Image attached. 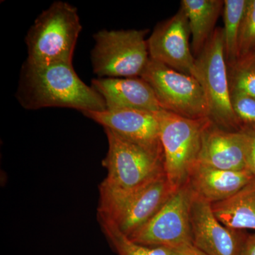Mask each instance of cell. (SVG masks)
<instances>
[{"label":"cell","mask_w":255,"mask_h":255,"mask_svg":"<svg viewBox=\"0 0 255 255\" xmlns=\"http://www.w3.org/2000/svg\"><path fill=\"white\" fill-rule=\"evenodd\" d=\"M16 97L27 110L64 107L82 113L107 110L103 97L80 80L70 63L33 64L26 60Z\"/></svg>","instance_id":"6da1fadb"},{"label":"cell","mask_w":255,"mask_h":255,"mask_svg":"<svg viewBox=\"0 0 255 255\" xmlns=\"http://www.w3.org/2000/svg\"><path fill=\"white\" fill-rule=\"evenodd\" d=\"M82 25L78 9L62 1H54L35 20L25 41L26 61L33 64L73 63Z\"/></svg>","instance_id":"7a4b0ae2"},{"label":"cell","mask_w":255,"mask_h":255,"mask_svg":"<svg viewBox=\"0 0 255 255\" xmlns=\"http://www.w3.org/2000/svg\"><path fill=\"white\" fill-rule=\"evenodd\" d=\"M105 130L109 150L102 164L107 169V176L101 183L100 191L128 194L165 174L162 156L119 136L110 129Z\"/></svg>","instance_id":"3957f363"},{"label":"cell","mask_w":255,"mask_h":255,"mask_svg":"<svg viewBox=\"0 0 255 255\" xmlns=\"http://www.w3.org/2000/svg\"><path fill=\"white\" fill-rule=\"evenodd\" d=\"M164 169L174 191L187 184L200 152L203 132L209 118L191 119L161 110L157 112Z\"/></svg>","instance_id":"277c9868"},{"label":"cell","mask_w":255,"mask_h":255,"mask_svg":"<svg viewBox=\"0 0 255 255\" xmlns=\"http://www.w3.org/2000/svg\"><path fill=\"white\" fill-rule=\"evenodd\" d=\"M193 77L199 81L204 92L210 120L225 130H241L231 105L223 28H216L196 57Z\"/></svg>","instance_id":"5b68a950"},{"label":"cell","mask_w":255,"mask_h":255,"mask_svg":"<svg viewBox=\"0 0 255 255\" xmlns=\"http://www.w3.org/2000/svg\"><path fill=\"white\" fill-rule=\"evenodd\" d=\"M148 30H102L94 35L93 72L99 78L140 77L150 61Z\"/></svg>","instance_id":"8992f818"},{"label":"cell","mask_w":255,"mask_h":255,"mask_svg":"<svg viewBox=\"0 0 255 255\" xmlns=\"http://www.w3.org/2000/svg\"><path fill=\"white\" fill-rule=\"evenodd\" d=\"M174 191L165 174L128 194L100 191L98 219L113 223L128 237L147 222Z\"/></svg>","instance_id":"52a82bcc"},{"label":"cell","mask_w":255,"mask_h":255,"mask_svg":"<svg viewBox=\"0 0 255 255\" xmlns=\"http://www.w3.org/2000/svg\"><path fill=\"white\" fill-rule=\"evenodd\" d=\"M140 78L152 89L162 110L188 119L209 118L204 92L194 77L150 59Z\"/></svg>","instance_id":"ba28073f"},{"label":"cell","mask_w":255,"mask_h":255,"mask_svg":"<svg viewBox=\"0 0 255 255\" xmlns=\"http://www.w3.org/2000/svg\"><path fill=\"white\" fill-rule=\"evenodd\" d=\"M191 201V191L186 184L174 191L147 222L128 238L142 246L169 249L193 244Z\"/></svg>","instance_id":"9c48e42d"},{"label":"cell","mask_w":255,"mask_h":255,"mask_svg":"<svg viewBox=\"0 0 255 255\" xmlns=\"http://www.w3.org/2000/svg\"><path fill=\"white\" fill-rule=\"evenodd\" d=\"M211 205L191 192L193 245L207 255H241L248 233L224 226L215 216Z\"/></svg>","instance_id":"30bf717a"},{"label":"cell","mask_w":255,"mask_h":255,"mask_svg":"<svg viewBox=\"0 0 255 255\" xmlns=\"http://www.w3.org/2000/svg\"><path fill=\"white\" fill-rule=\"evenodd\" d=\"M190 36L187 16L180 8L172 17L159 23L147 39L150 59L193 76L195 57Z\"/></svg>","instance_id":"8fae6325"},{"label":"cell","mask_w":255,"mask_h":255,"mask_svg":"<svg viewBox=\"0 0 255 255\" xmlns=\"http://www.w3.org/2000/svg\"><path fill=\"white\" fill-rule=\"evenodd\" d=\"M87 118L110 129L119 136L163 157L157 112L122 109L82 112Z\"/></svg>","instance_id":"7c38bea8"},{"label":"cell","mask_w":255,"mask_h":255,"mask_svg":"<svg viewBox=\"0 0 255 255\" xmlns=\"http://www.w3.org/2000/svg\"><path fill=\"white\" fill-rule=\"evenodd\" d=\"M248 135L244 130L230 131L209 120L203 132L197 163L223 170L248 169Z\"/></svg>","instance_id":"4fadbf2b"},{"label":"cell","mask_w":255,"mask_h":255,"mask_svg":"<svg viewBox=\"0 0 255 255\" xmlns=\"http://www.w3.org/2000/svg\"><path fill=\"white\" fill-rule=\"evenodd\" d=\"M92 87L103 97L107 110H162L153 90L140 77L93 79Z\"/></svg>","instance_id":"5bb4252c"},{"label":"cell","mask_w":255,"mask_h":255,"mask_svg":"<svg viewBox=\"0 0 255 255\" xmlns=\"http://www.w3.org/2000/svg\"><path fill=\"white\" fill-rule=\"evenodd\" d=\"M254 178L249 170H223L197 163L187 185L194 195L213 204L235 195Z\"/></svg>","instance_id":"9a60e30c"},{"label":"cell","mask_w":255,"mask_h":255,"mask_svg":"<svg viewBox=\"0 0 255 255\" xmlns=\"http://www.w3.org/2000/svg\"><path fill=\"white\" fill-rule=\"evenodd\" d=\"M180 8L185 13L191 36V50L198 56L216 28V21L224 6L223 0H182Z\"/></svg>","instance_id":"2e32d148"},{"label":"cell","mask_w":255,"mask_h":255,"mask_svg":"<svg viewBox=\"0 0 255 255\" xmlns=\"http://www.w3.org/2000/svg\"><path fill=\"white\" fill-rule=\"evenodd\" d=\"M211 206L215 216L228 228L255 231V178L235 195Z\"/></svg>","instance_id":"e0dca14e"},{"label":"cell","mask_w":255,"mask_h":255,"mask_svg":"<svg viewBox=\"0 0 255 255\" xmlns=\"http://www.w3.org/2000/svg\"><path fill=\"white\" fill-rule=\"evenodd\" d=\"M248 0H225L223 9V40L227 65L238 59V41Z\"/></svg>","instance_id":"ac0fdd59"},{"label":"cell","mask_w":255,"mask_h":255,"mask_svg":"<svg viewBox=\"0 0 255 255\" xmlns=\"http://www.w3.org/2000/svg\"><path fill=\"white\" fill-rule=\"evenodd\" d=\"M99 221L104 233L118 255H172V250L169 248L138 244L129 239L113 223L103 219Z\"/></svg>","instance_id":"d6986e66"},{"label":"cell","mask_w":255,"mask_h":255,"mask_svg":"<svg viewBox=\"0 0 255 255\" xmlns=\"http://www.w3.org/2000/svg\"><path fill=\"white\" fill-rule=\"evenodd\" d=\"M231 92H239L255 98V60L251 55L238 58L228 66Z\"/></svg>","instance_id":"ffe728a7"},{"label":"cell","mask_w":255,"mask_h":255,"mask_svg":"<svg viewBox=\"0 0 255 255\" xmlns=\"http://www.w3.org/2000/svg\"><path fill=\"white\" fill-rule=\"evenodd\" d=\"M255 48V0H248L242 20L238 58L251 53Z\"/></svg>","instance_id":"44dd1931"},{"label":"cell","mask_w":255,"mask_h":255,"mask_svg":"<svg viewBox=\"0 0 255 255\" xmlns=\"http://www.w3.org/2000/svg\"><path fill=\"white\" fill-rule=\"evenodd\" d=\"M231 105L242 129H255V98L239 92H231Z\"/></svg>","instance_id":"7402d4cb"},{"label":"cell","mask_w":255,"mask_h":255,"mask_svg":"<svg viewBox=\"0 0 255 255\" xmlns=\"http://www.w3.org/2000/svg\"><path fill=\"white\" fill-rule=\"evenodd\" d=\"M248 133V169L255 178V129H242Z\"/></svg>","instance_id":"603a6c76"},{"label":"cell","mask_w":255,"mask_h":255,"mask_svg":"<svg viewBox=\"0 0 255 255\" xmlns=\"http://www.w3.org/2000/svg\"><path fill=\"white\" fill-rule=\"evenodd\" d=\"M172 250V255H207L198 249L194 245H187L174 248Z\"/></svg>","instance_id":"cb8c5ba5"},{"label":"cell","mask_w":255,"mask_h":255,"mask_svg":"<svg viewBox=\"0 0 255 255\" xmlns=\"http://www.w3.org/2000/svg\"><path fill=\"white\" fill-rule=\"evenodd\" d=\"M241 255H255V233L248 235Z\"/></svg>","instance_id":"d4e9b609"},{"label":"cell","mask_w":255,"mask_h":255,"mask_svg":"<svg viewBox=\"0 0 255 255\" xmlns=\"http://www.w3.org/2000/svg\"><path fill=\"white\" fill-rule=\"evenodd\" d=\"M249 54L251 55L252 57H253V58L255 60V48L253 50V51L251 52V53H249Z\"/></svg>","instance_id":"484cf974"}]
</instances>
